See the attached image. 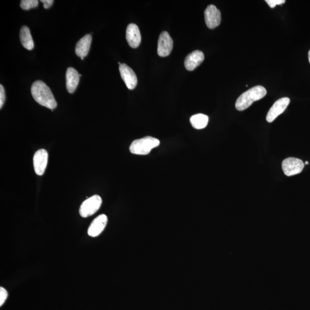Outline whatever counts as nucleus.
Masks as SVG:
<instances>
[{
    "label": "nucleus",
    "instance_id": "nucleus-1",
    "mask_svg": "<svg viewBox=\"0 0 310 310\" xmlns=\"http://www.w3.org/2000/svg\"><path fill=\"white\" fill-rule=\"evenodd\" d=\"M31 93L33 99L39 104L53 109L57 106V102L53 95L51 89L42 81H36L33 83L31 87Z\"/></svg>",
    "mask_w": 310,
    "mask_h": 310
},
{
    "label": "nucleus",
    "instance_id": "nucleus-2",
    "mask_svg": "<svg viewBox=\"0 0 310 310\" xmlns=\"http://www.w3.org/2000/svg\"><path fill=\"white\" fill-rule=\"evenodd\" d=\"M266 95V89L263 86H255L239 96L236 102V108L239 111H244L253 102L264 98Z\"/></svg>",
    "mask_w": 310,
    "mask_h": 310
},
{
    "label": "nucleus",
    "instance_id": "nucleus-3",
    "mask_svg": "<svg viewBox=\"0 0 310 310\" xmlns=\"http://www.w3.org/2000/svg\"><path fill=\"white\" fill-rule=\"evenodd\" d=\"M161 142L158 139L147 136L136 140L130 145L129 151L133 154L146 155L151 152L153 148L158 147Z\"/></svg>",
    "mask_w": 310,
    "mask_h": 310
},
{
    "label": "nucleus",
    "instance_id": "nucleus-4",
    "mask_svg": "<svg viewBox=\"0 0 310 310\" xmlns=\"http://www.w3.org/2000/svg\"><path fill=\"white\" fill-rule=\"evenodd\" d=\"M102 199L98 195L91 196L82 203L79 209V214L83 218L95 215L102 205Z\"/></svg>",
    "mask_w": 310,
    "mask_h": 310
},
{
    "label": "nucleus",
    "instance_id": "nucleus-5",
    "mask_svg": "<svg viewBox=\"0 0 310 310\" xmlns=\"http://www.w3.org/2000/svg\"><path fill=\"white\" fill-rule=\"evenodd\" d=\"M305 167V163L302 160L289 158L286 159L282 163V169L285 174L291 176L300 174Z\"/></svg>",
    "mask_w": 310,
    "mask_h": 310
},
{
    "label": "nucleus",
    "instance_id": "nucleus-6",
    "mask_svg": "<svg viewBox=\"0 0 310 310\" xmlns=\"http://www.w3.org/2000/svg\"><path fill=\"white\" fill-rule=\"evenodd\" d=\"M205 20L208 27L210 29H214L221 23V12L215 6L210 5L205 11Z\"/></svg>",
    "mask_w": 310,
    "mask_h": 310
},
{
    "label": "nucleus",
    "instance_id": "nucleus-7",
    "mask_svg": "<svg viewBox=\"0 0 310 310\" xmlns=\"http://www.w3.org/2000/svg\"><path fill=\"white\" fill-rule=\"evenodd\" d=\"M48 154L44 149L38 150L33 156V167L35 173L38 175L45 174L48 163Z\"/></svg>",
    "mask_w": 310,
    "mask_h": 310
},
{
    "label": "nucleus",
    "instance_id": "nucleus-8",
    "mask_svg": "<svg viewBox=\"0 0 310 310\" xmlns=\"http://www.w3.org/2000/svg\"><path fill=\"white\" fill-rule=\"evenodd\" d=\"M290 99L287 97L282 98L276 101L269 109L268 114L266 115V121L268 122H272L274 121L279 115L282 114L286 111Z\"/></svg>",
    "mask_w": 310,
    "mask_h": 310
},
{
    "label": "nucleus",
    "instance_id": "nucleus-9",
    "mask_svg": "<svg viewBox=\"0 0 310 310\" xmlns=\"http://www.w3.org/2000/svg\"><path fill=\"white\" fill-rule=\"evenodd\" d=\"M172 48V39L167 32H163L158 40V54L161 57H166L171 52Z\"/></svg>",
    "mask_w": 310,
    "mask_h": 310
},
{
    "label": "nucleus",
    "instance_id": "nucleus-10",
    "mask_svg": "<svg viewBox=\"0 0 310 310\" xmlns=\"http://www.w3.org/2000/svg\"><path fill=\"white\" fill-rule=\"evenodd\" d=\"M120 74L126 86L129 90H133L138 84V78L133 70L125 63H122L119 67Z\"/></svg>",
    "mask_w": 310,
    "mask_h": 310
},
{
    "label": "nucleus",
    "instance_id": "nucleus-11",
    "mask_svg": "<svg viewBox=\"0 0 310 310\" xmlns=\"http://www.w3.org/2000/svg\"><path fill=\"white\" fill-rule=\"evenodd\" d=\"M108 219L107 216L101 215L95 218L90 225L88 229V235L92 238H96L104 231L107 225Z\"/></svg>",
    "mask_w": 310,
    "mask_h": 310
},
{
    "label": "nucleus",
    "instance_id": "nucleus-12",
    "mask_svg": "<svg viewBox=\"0 0 310 310\" xmlns=\"http://www.w3.org/2000/svg\"><path fill=\"white\" fill-rule=\"evenodd\" d=\"M126 39L130 47L136 48L141 45L142 36L138 26L130 24L126 28Z\"/></svg>",
    "mask_w": 310,
    "mask_h": 310
},
{
    "label": "nucleus",
    "instance_id": "nucleus-13",
    "mask_svg": "<svg viewBox=\"0 0 310 310\" xmlns=\"http://www.w3.org/2000/svg\"><path fill=\"white\" fill-rule=\"evenodd\" d=\"M205 56L203 53L196 50L186 56L185 60V68L189 71H193L204 61Z\"/></svg>",
    "mask_w": 310,
    "mask_h": 310
},
{
    "label": "nucleus",
    "instance_id": "nucleus-14",
    "mask_svg": "<svg viewBox=\"0 0 310 310\" xmlns=\"http://www.w3.org/2000/svg\"><path fill=\"white\" fill-rule=\"evenodd\" d=\"M66 88L70 93L75 91L79 82L80 75L77 71L72 68H69L66 72Z\"/></svg>",
    "mask_w": 310,
    "mask_h": 310
},
{
    "label": "nucleus",
    "instance_id": "nucleus-15",
    "mask_svg": "<svg viewBox=\"0 0 310 310\" xmlns=\"http://www.w3.org/2000/svg\"><path fill=\"white\" fill-rule=\"evenodd\" d=\"M92 36L88 34L79 40L75 47L76 55L83 59L88 54L92 43Z\"/></svg>",
    "mask_w": 310,
    "mask_h": 310
},
{
    "label": "nucleus",
    "instance_id": "nucleus-16",
    "mask_svg": "<svg viewBox=\"0 0 310 310\" xmlns=\"http://www.w3.org/2000/svg\"><path fill=\"white\" fill-rule=\"evenodd\" d=\"M20 39L23 47L26 49L31 50L34 48L31 32L28 26H23L20 32Z\"/></svg>",
    "mask_w": 310,
    "mask_h": 310
},
{
    "label": "nucleus",
    "instance_id": "nucleus-17",
    "mask_svg": "<svg viewBox=\"0 0 310 310\" xmlns=\"http://www.w3.org/2000/svg\"><path fill=\"white\" fill-rule=\"evenodd\" d=\"M209 122L208 116L203 114H197L191 117V124L196 129L205 128Z\"/></svg>",
    "mask_w": 310,
    "mask_h": 310
},
{
    "label": "nucleus",
    "instance_id": "nucleus-18",
    "mask_svg": "<svg viewBox=\"0 0 310 310\" xmlns=\"http://www.w3.org/2000/svg\"><path fill=\"white\" fill-rule=\"evenodd\" d=\"M39 1L37 0H22L21 6L23 9L29 10L37 7Z\"/></svg>",
    "mask_w": 310,
    "mask_h": 310
},
{
    "label": "nucleus",
    "instance_id": "nucleus-19",
    "mask_svg": "<svg viewBox=\"0 0 310 310\" xmlns=\"http://www.w3.org/2000/svg\"><path fill=\"white\" fill-rule=\"evenodd\" d=\"M8 292L4 288L2 287H0V306H2L3 304L6 301V299L8 298Z\"/></svg>",
    "mask_w": 310,
    "mask_h": 310
},
{
    "label": "nucleus",
    "instance_id": "nucleus-20",
    "mask_svg": "<svg viewBox=\"0 0 310 310\" xmlns=\"http://www.w3.org/2000/svg\"><path fill=\"white\" fill-rule=\"evenodd\" d=\"M265 2L271 8H275L276 5L285 4V0H266Z\"/></svg>",
    "mask_w": 310,
    "mask_h": 310
},
{
    "label": "nucleus",
    "instance_id": "nucleus-21",
    "mask_svg": "<svg viewBox=\"0 0 310 310\" xmlns=\"http://www.w3.org/2000/svg\"><path fill=\"white\" fill-rule=\"evenodd\" d=\"M5 101V93L4 88L2 85H0V108H2V106Z\"/></svg>",
    "mask_w": 310,
    "mask_h": 310
},
{
    "label": "nucleus",
    "instance_id": "nucleus-22",
    "mask_svg": "<svg viewBox=\"0 0 310 310\" xmlns=\"http://www.w3.org/2000/svg\"><path fill=\"white\" fill-rule=\"evenodd\" d=\"M41 2H42L43 5H44V8L45 9H48L51 7L53 3H54V1H53V0H42Z\"/></svg>",
    "mask_w": 310,
    "mask_h": 310
},
{
    "label": "nucleus",
    "instance_id": "nucleus-23",
    "mask_svg": "<svg viewBox=\"0 0 310 310\" xmlns=\"http://www.w3.org/2000/svg\"><path fill=\"white\" fill-rule=\"evenodd\" d=\"M309 62L310 63V51L309 52Z\"/></svg>",
    "mask_w": 310,
    "mask_h": 310
},
{
    "label": "nucleus",
    "instance_id": "nucleus-24",
    "mask_svg": "<svg viewBox=\"0 0 310 310\" xmlns=\"http://www.w3.org/2000/svg\"><path fill=\"white\" fill-rule=\"evenodd\" d=\"M305 165H309V162H306Z\"/></svg>",
    "mask_w": 310,
    "mask_h": 310
}]
</instances>
